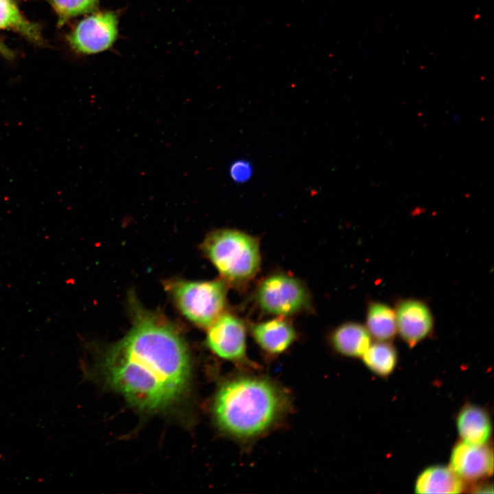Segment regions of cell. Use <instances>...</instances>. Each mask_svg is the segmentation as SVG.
Instances as JSON below:
<instances>
[{
	"label": "cell",
	"instance_id": "1",
	"mask_svg": "<svg viewBox=\"0 0 494 494\" xmlns=\"http://www.w3.org/2000/svg\"><path fill=\"white\" fill-rule=\"evenodd\" d=\"M132 326L100 361L108 386L143 411L165 409L187 388L190 360L185 340L166 318L132 307Z\"/></svg>",
	"mask_w": 494,
	"mask_h": 494
},
{
	"label": "cell",
	"instance_id": "2",
	"mask_svg": "<svg viewBox=\"0 0 494 494\" xmlns=\"http://www.w3.org/2000/svg\"><path fill=\"white\" fill-rule=\"evenodd\" d=\"M286 391L273 381L258 376H239L224 382L213 403L219 427L241 440L262 435L287 412Z\"/></svg>",
	"mask_w": 494,
	"mask_h": 494
},
{
	"label": "cell",
	"instance_id": "3",
	"mask_svg": "<svg viewBox=\"0 0 494 494\" xmlns=\"http://www.w3.org/2000/svg\"><path fill=\"white\" fill-rule=\"evenodd\" d=\"M202 248L226 283H245L259 270V242L243 231L231 228L213 231L204 239Z\"/></svg>",
	"mask_w": 494,
	"mask_h": 494
},
{
	"label": "cell",
	"instance_id": "4",
	"mask_svg": "<svg viewBox=\"0 0 494 494\" xmlns=\"http://www.w3.org/2000/svg\"><path fill=\"white\" fill-rule=\"evenodd\" d=\"M176 307L189 321L209 327L224 310L227 283L222 280H170L165 283Z\"/></svg>",
	"mask_w": 494,
	"mask_h": 494
},
{
	"label": "cell",
	"instance_id": "5",
	"mask_svg": "<svg viewBox=\"0 0 494 494\" xmlns=\"http://www.w3.org/2000/svg\"><path fill=\"white\" fill-rule=\"evenodd\" d=\"M259 307L270 315L285 317L307 310L311 295L299 279L284 273H274L264 278L255 291Z\"/></svg>",
	"mask_w": 494,
	"mask_h": 494
},
{
	"label": "cell",
	"instance_id": "6",
	"mask_svg": "<svg viewBox=\"0 0 494 494\" xmlns=\"http://www.w3.org/2000/svg\"><path fill=\"white\" fill-rule=\"evenodd\" d=\"M118 34V18L112 11L93 13L79 21L67 36L71 49L90 55L109 49Z\"/></svg>",
	"mask_w": 494,
	"mask_h": 494
},
{
	"label": "cell",
	"instance_id": "7",
	"mask_svg": "<svg viewBox=\"0 0 494 494\" xmlns=\"http://www.w3.org/2000/svg\"><path fill=\"white\" fill-rule=\"evenodd\" d=\"M209 328L206 342L211 351L226 360L248 362L246 329L239 317L223 312Z\"/></svg>",
	"mask_w": 494,
	"mask_h": 494
},
{
	"label": "cell",
	"instance_id": "8",
	"mask_svg": "<svg viewBox=\"0 0 494 494\" xmlns=\"http://www.w3.org/2000/svg\"><path fill=\"white\" fill-rule=\"evenodd\" d=\"M397 333L412 348L432 334L434 320L427 304L417 298L400 299L395 308Z\"/></svg>",
	"mask_w": 494,
	"mask_h": 494
},
{
	"label": "cell",
	"instance_id": "9",
	"mask_svg": "<svg viewBox=\"0 0 494 494\" xmlns=\"http://www.w3.org/2000/svg\"><path fill=\"white\" fill-rule=\"evenodd\" d=\"M450 468L463 481H477L489 476L493 471V451L486 444L460 442L451 451Z\"/></svg>",
	"mask_w": 494,
	"mask_h": 494
},
{
	"label": "cell",
	"instance_id": "10",
	"mask_svg": "<svg viewBox=\"0 0 494 494\" xmlns=\"http://www.w3.org/2000/svg\"><path fill=\"white\" fill-rule=\"evenodd\" d=\"M250 331L259 347L272 355L287 351L296 338L295 329L283 317L253 324Z\"/></svg>",
	"mask_w": 494,
	"mask_h": 494
},
{
	"label": "cell",
	"instance_id": "11",
	"mask_svg": "<svg viewBox=\"0 0 494 494\" xmlns=\"http://www.w3.org/2000/svg\"><path fill=\"white\" fill-rule=\"evenodd\" d=\"M456 427L462 441L471 445H485L491 434V422L488 412L473 404L462 408L456 418Z\"/></svg>",
	"mask_w": 494,
	"mask_h": 494
},
{
	"label": "cell",
	"instance_id": "12",
	"mask_svg": "<svg viewBox=\"0 0 494 494\" xmlns=\"http://www.w3.org/2000/svg\"><path fill=\"white\" fill-rule=\"evenodd\" d=\"M464 488V481L450 467L442 465L424 469L418 475L414 484L415 493L419 494H456L461 493Z\"/></svg>",
	"mask_w": 494,
	"mask_h": 494
},
{
	"label": "cell",
	"instance_id": "13",
	"mask_svg": "<svg viewBox=\"0 0 494 494\" xmlns=\"http://www.w3.org/2000/svg\"><path fill=\"white\" fill-rule=\"evenodd\" d=\"M331 342L342 355L350 357H362L371 344V336L365 326L355 322H346L335 329Z\"/></svg>",
	"mask_w": 494,
	"mask_h": 494
},
{
	"label": "cell",
	"instance_id": "14",
	"mask_svg": "<svg viewBox=\"0 0 494 494\" xmlns=\"http://www.w3.org/2000/svg\"><path fill=\"white\" fill-rule=\"evenodd\" d=\"M0 29L18 33L34 44H44L39 25L28 20L14 0H0Z\"/></svg>",
	"mask_w": 494,
	"mask_h": 494
},
{
	"label": "cell",
	"instance_id": "15",
	"mask_svg": "<svg viewBox=\"0 0 494 494\" xmlns=\"http://www.w3.org/2000/svg\"><path fill=\"white\" fill-rule=\"evenodd\" d=\"M365 327L377 341L392 340L397 333L395 309L382 302H369Z\"/></svg>",
	"mask_w": 494,
	"mask_h": 494
},
{
	"label": "cell",
	"instance_id": "16",
	"mask_svg": "<svg viewBox=\"0 0 494 494\" xmlns=\"http://www.w3.org/2000/svg\"><path fill=\"white\" fill-rule=\"evenodd\" d=\"M364 364L375 374L386 377L392 373L397 364V351L390 341H377L370 344L362 355Z\"/></svg>",
	"mask_w": 494,
	"mask_h": 494
},
{
	"label": "cell",
	"instance_id": "17",
	"mask_svg": "<svg viewBox=\"0 0 494 494\" xmlns=\"http://www.w3.org/2000/svg\"><path fill=\"white\" fill-rule=\"evenodd\" d=\"M54 10L58 25L62 26L71 19L87 14L97 4L98 0H47Z\"/></svg>",
	"mask_w": 494,
	"mask_h": 494
},
{
	"label": "cell",
	"instance_id": "18",
	"mask_svg": "<svg viewBox=\"0 0 494 494\" xmlns=\"http://www.w3.org/2000/svg\"><path fill=\"white\" fill-rule=\"evenodd\" d=\"M231 178L236 183L248 181L252 174V165L246 160H237L233 163L229 169Z\"/></svg>",
	"mask_w": 494,
	"mask_h": 494
},
{
	"label": "cell",
	"instance_id": "19",
	"mask_svg": "<svg viewBox=\"0 0 494 494\" xmlns=\"http://www.w3.org/2000/svg\"><path fill=\"white\" fill-rule=\"evenodd\" d=\"M0 54L6 58H12L14 56L12 51L5 43L0 40Z\"/></svg>",
	"mask_w": 494,
	"mask_h": 494
}]
</instances>
